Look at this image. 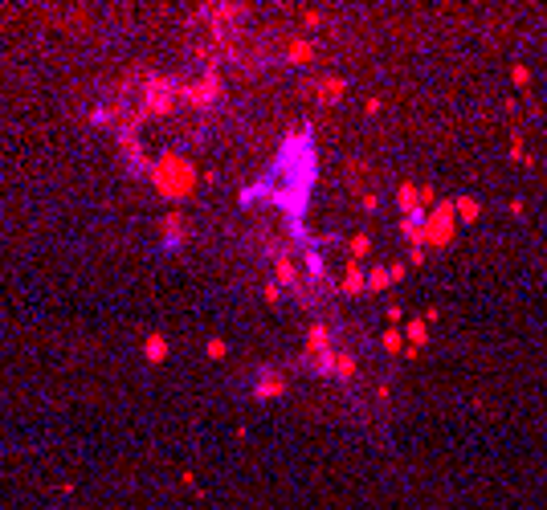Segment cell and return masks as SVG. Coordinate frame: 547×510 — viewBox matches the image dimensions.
<instances>
[{
	"instance_id": "6da1fadb",
	"label": "cell",
	"mask_w": 547,
	"mask_h": 510,
	"mask_svg": "<svg viewBox=\"0 0 547 510\" xmlns=\"http://www.w3.org/2000/svg\"><path fill=\"white\" fill-rule=\"evenodd\" d=\"M152 188L168 200V205H180L188 200L192 192H196V184H200V172H196V164L180 155V151H164L159 159H152Z\"/></svg>"
},
{
	"instance_id": "7a4b0ae2",
	"label": "cell",
	"mask_w": 547,
	"mask_h": 510,
	"mask_svg": "<svg viewBox=\"0 0 547 510\" xmlns=\"http://www.w3.org/2000/svg\"><path fill=\"white\" fill-rule=\"evenodd\" d=\"M457 233V209L454 200H437L433 209L425 212V245L433 249H450Z\"/></svg>"
},
{
	"instance_id": "3957f363",
	"label": "cell",
	"mask_w": 547,
	"mask_h": 510,
	"mask_svg": "<svg viewBox=\"0 0 547 510\" xmlns=\"http://www.w3.org/2000/svg\"><path fill=\"white\" fill-rule=\"evenodd\" d=\"M176 98H180V86H176L172 78H164V74H152V78L143 82L139 119H143V115H168V111L176 106Z\"/></svg>"
},
{
	"instance_id": "277c9868",
	"label": "cell",
	"mask_w": 547,
	"mask_h": 510,
	"mask_svg": "<svg viewBox=\"0 0 547 510\" xmlns=\"http://www.w3.org/2000/svg\"><path fill=\"white\" fill-rule=\"evenodd\" d=\"M221 94H225V82H221V74H216V65H209L196 82H188L180 86V98L192 106V111H209L213 102H221Z\"/></svg>"
},
{
	"instance_id": "5b68a950",
	"label": "cell",
	"mask_w": 547,
	"mask_h": 510,
	"mask_svg": "<svg viewBox=\"0 0 547 510\" xmlns=\"http://www.w3.org/2000/svg\"><path fill=\"white\" fill-rule=\"evenodd\" d=\"M159 237H164V249H180L184 241H188V221H184L180 209L164 212V221H159Z\"/></svg>"
},
{
	"instance_id": "8992f818",
	"label": "cell",
	"mask_w": 547,
	"mask_h": 510,
	"mask_svg": "<svg viewBox=\"0 0 547 510\" xmlns=\"http://www.w3.org/2000/svg\"><path fill=\"white\" fill-rule=\"evenodd\" d=\"M303 90L315 94V102H319V106H335V102L343 98V90H347V82H343V78H335V74H327V78H319V82H306Z\"/></svg>"
},
{
	"instance_id": "52a82bcc",
	"label": "cell",
	"mask_w": 547,
	"mask_h": 510,
	"mask_svg": "<svg viewBox=\"0 0 547 510\" xmlns=\"http://www.w3.org/2000/svg\"><path fill=\"white\" fill-rule=\"evenodd\" d=\"M119 143H122V155H127L131 172H152V159H148V155H143V148H139V135H135V127H122Z\"/></svg>"
},
{
	"instance_id": "ba28073f",
	"label": "cell",
	"mask_w": 547,
	"mask_h": 510,
	"mask_svg": "<svg viewBox=\"0 0 547 510\" xmlns=\"http://www.w3.org/2000/svg\"><path fill=\"white\" fill-rule=\"evenodd\" d=\"M253 396H257V400H278V396H286V376L274 372V367H262V372H257V384H253Z\"/></svg>"
},
{
	"instance_id": "9c48e42d",
	"label": "cell",
	"mask_w": 547,
	"mask_h": 510,
	"mask_svg": "<svg viewBox=\"0 0 547 510\" xmlns=\"http://www.w3.org/2000/svg\"><path fill=\"white\" fill-rule=\"evenodd\" d=\"M396 209H400V216H425V209H421V184H400L396 188Z\"/></svg>"
},
{
	"instance_id": "30bf717a",
	"label": "cell",
	"mask_w": 547,
	"mask_h": 510,
	"mask_svg": "<svg viewBox=\"0 0 547 510\" xmlns=\"http://www.w3.org/2000/svg\"><path fill=\"white\" fill-rule=\"evenodd\" d=\"M323 351H331V327H327V323H315V327L306 330L303 360H315V356H323Z\"/></svg>"
},
{
	"instance_id": "8fae6325",
	"label": "cell",
	"mask_w": 547,
	"mask_h": 510,
	"mask_svg": "<svg viewBox=\"0 0 547 510\" xmlns=\"http://www.w3.org/2000/svg\"><path fill=\"white\" fill-rule=\"evenodd\" d=\"M339 290H343V294H364L367 290V270L360 266V262H347V266H343V273H339Z\"/></svg>"
},
{
	"instance_id": "7c38bea8",
	"label": "cell",
	"mask_w": 547,
	"mask_h": 510,
	"mask_svg": "<svg viewBox=\"0 0 547 510\" xmlns=\"http://www.w3.org/2000/svg\"><path fill=\"white\" fill-rule=\"evenodd\" d=\"M274 282L282 286V290H299L303 282H299V270H294V262L286 257V253H274Z\"/></svg>"
},
{
	"instance_id": "4fadbf2b",
	"label": "cell",
	"mask_w": 547,
	"mask_h": 510,
	"mask_svg": "<svg viewBox=\"0 0 547 510\" xmlns=\"http://www.w3.org/2000/svg\"><path fill=\"white\" fill-rule=\"evenodd\" d=\"M425 343H429V323L425 319H409V323H404V347H409V351H421Z\"/></svg>"
},
{
	"instance_id": "5bb4252c",
	"label": "cell",
	"mask_w": 547,
	"mask_h": 510,
	"mask_svg": "<svg viewBox=\"0 0 547 510\" xmlns=\"http://www.w3.org/2000/svg\"><path fill=\"white\" fill-rule=\"evenodd\" d=\"M168 351H172V347H168L164 335H148V339H143V360H148V363H164V360H168Z\"/></svg>"
},
{
	"instance_id": "9a60e30c",
	"label": "cell",
	"mask_w": 547,
	"mask_h": 510,
	"mask_svg": "<svg viewBox=\"0 0 547 510\" xmlns=\"http://www.w3.org/2000/svg\"><path fill=\"white\" fill-rule=\"evenodd\" d=\"M310 58H315V45H310L306 37H299V41H290V49H286V61H290V65H306Z\"/></svg>"
},
{
	"instance_id": "2e32d148",
	"label": "cell",
	"mask_w": 547,
	"mask_h": 510,
	"mask_svg": "<svg viewBox=\"0 0 547 510\" xmlns=\"http://www.w3.org/2000/svg\"><path fill=\"white\" fill-rule=\"evenodd\" d=\"M454 209H457V221L474 225V221H478V212H482V205H478L474 196H457V200H454Z\"/></svg>"
},
{
	"instance_id": "e0dca14e",
	"label": "cell",
	"mask_w": 547,
	"mask_h": 510,
	"mask_svg": "<svg viewBox=\"0 0 547 510\" xmlns=\"http://www.w3.org/2000/svg\"><path fill=\"white\" fill-rule=\"evenodd\" d=\"M388 286H393L388 266H372V270H367V290H372V294H380V290H388Z\"/></svg>"
},
{
	"instance_id": "ac0fdd59",
	"label": "cell",
	"mask_w": 547,
	"mask_h": 510,
	"mask_svg": "<svg viewBox=\"0 0 547 510\" xmlns=\"http://www.w3.org/2000/svg\"><path fill=\"white\" fill-rule=\"evenodd\" d=\"M380 347H384L388 356H404V335H400L396 327H388L384 335H380Z\"/></svg>"
},
{
	"instance_id": "d6986e66",
	"label": "cell",
	"mask_w": 547,
	"mask_h": 510,
	"mask_svg": "<svg viewBox=\"0 0 547 510\" xmlns=\"http://www.w3.org/2000/svg\"><path fill=\"white\" fill-rule=\"evenodd\" d=\"M335 376H339V380H356V356H351V351H339V356H335Z\"/></svg>"
},
{
	"instance_id": "ffe728a7",
	"label": "cell",
	"mask_w": 547,
	"mask_h": 510,
	"mask_svg": "<svg viewBox=\"0 0 547 510\" xmlns=\"http://www.w3.org/2000/svg\"><path fill=\"white\" fill-rule=\"evenodd\" d=\"M367 249H372V237H367V233H356V237H351V262H364Z\"/></svg>"
},
{
	"instance_id": "44dd1931",
	"label": "cell",
	"mask_w": 547,
	"mask_h": 510,
	"mask_svg": "<svg viewBox=\"0 0 547 510\" xmlns=\"http://www.w3.org/2000/svg\"><path fill=\"white\" fill-rule=\"evenodd\" d=\"M511 82H515L518 90H527V86H531V70H527L523 61H515V65H511Z\"/></svg>"
},
{
	"instance_id": "7402d4cb",
	"label": "cell",
	"mask_w": 547,
	"mask_h": 510,
	"mask_svg": "<svg viewBox=\"0 0 547 510\" xmlns=\"http://www.w3.org/2000/svg\"><path fill=\"white\" fill-rule=\"evenodd\" d=\"M229 356V343L225 339H209V360H225Z\"/></svg>"
},
{
	"instance_id": "603a6c76",
	"label": "cell",
	"mask_w": 547,
	"mask_h": 510,
	"mask_svg": "<svg viewBox=\"0 0 547 510\" xmlns=\"http://www.w3.org/2000/svg\"><path fill=\"white\" fill-rule=\"evenodd\" d=\"M433 205H437V188H433V184H421V209H433Z\"/></svg>"
},
{
	"instance_id": "cb8c5ba5",
	"label": "cell",
	"mask_w": 547,
	"mask_h": 510,
	"mask_svg": "<svg viewBox=\"0 0 547 510\" xmlns=\"http://www.w3.org/2000/svg\"><path fill=\"white\" fill-rule=\"evenodd\" d=\"M511 159H527V148H523V135H511Z\"/></svg>"
},
{
	"instance_id": "d4e9b609",
	"label": "cell",
	"mask_w": 547,
	"mask_h": 510,
	"mask_svg": "<svg viewBox=\"0 0 547 510\" xmlns=\"http://www.w3.org/2000/svg\"><path fill=\"white\" fill-rule=\"evenodd\" d=\"M262 294H266V302L274 306V302L282 298V286H278V282H266V290H262Z\"/></svg>"
},
{
	"instance_id": "484cf974",
	"label": "cell",
	"mask_w": 547,
	"mask_h": 510,
	"mask_svg": "<svg viewBox=\"0 0 547 510\" xmlns=\"http://www.w3.org/2000/svg\"><path fill=\"white\" fill-rule=\"evenodd\" d=\"M303 21H306V29H319V25H323V13L310 8V13H303Z\"/></svg>"
},
{
	"instance_id": "4316f807",
	"label": "cell",
	"mask_w": 547,
	"mask_h": 510,
	"mask_svg": "<svg viewBox=\"0 0 547 510\" xmlns=\"http://www.w3.org/2000/svg\"><path fill=\"white\" fill-rule=\"evenodd\" d=\"M409 262H413V266H421V262H425V245H413V253H409Z\"/></svg>"
},
{
	"instance_id": "83f0119b",
	"label": "cell",
	"mask_w": 547,
	"mask_h": 510,
	"mask_svg": "<svg viewBox=\"0 0 547 510\" xmlns=\"http://www.w3.org/2000/svg\"><path fill=\"white\" fill-rule=\"evenodd\" d=\"M388 273H393V282H404V262H393V266H388Z\"/></svg>"
},
{
	"instance_id": "f1b7e54d",
	"label": "cell",
	"mask_w": 547,
	"mask_h": 510,
	"mask_svg": "<svg viewBox=\"0 0 547 510\" xmlns=\"http://www.w3.org/2000/svg\"><path fill=\"white\" fill-rule=\"evenodd\" d=\"M364 209H367V212L380 209V196H376V192H364Z\"/></svg>"
},
{
	"instance_id": "f546056e",
	"label": "cell",
	"mask_w": 547,
	"mask_h": 510,
	"mask_svg": "<svg viewBox=\"0 0 547 510\" xmlns=\"http://www.w3.org/2000/svg\"><path fill=\"white\" fill-rule=\"evenodd\" d=\"M400 319H404V306H388V323H393V327H396Z\"/></svg>"
}]
</instances>
